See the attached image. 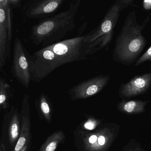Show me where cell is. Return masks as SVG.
Here are the masks:
<instances>
[{"label": "cell", "mask_w": 151, "mask_h": 151, "mask_svg": "<svg viewBox=\"0 0 151 151\" xmlns=\"http://www.w3.org/2000/svg\"><path fill=\"white\" fill-rule=\"evenodd\" d=\"M0 151H2V148L1 147V149H0Z\"/></svg>", "instance_id": "23"}, {"label": "cell", "mask_w": 151, "mask_h": 151, "mask_svg": "<svg viewBox=\"0 0 151 151\" xmlns=\"http://www.w3.org/2000/svg\"><path fill=\"white\" fill-rule=\"evenodd\" d=\"M66 136L61 130H57L52 133L40 147L38 151H55L60 144L63 143Z\"/></svg>", "instance_id": "15"}, {"label": "cell", "mask_w": 151, "mask_h": 151, "mask_svg": "<svg viewBox=\"0 0 151 151\" xmlns=\"http://www.w3.org/2000/svg\"><path fill=\"white\" fill-rule=\"evenodd\" d=\"M134 0H117L108 10L100 23L86 35L84 42L88 45L87 56L108 47L114 37V29L121 12L132 5Z\"/></svg>", "instance_id": "3"}, {"label": "cell", "mask_w": 151, "mask_h": 151, "mask_svg": "<svg viewBox=\"0 0 151 151\" xmlns=\"http://www.w3.org/2000/svg\"><path fill=\"white\" fill-rule=\"evenodd\" d=\"M148 101L141 100L122 101L117 104V109L127 114H134L144 113Z\"/></svg>", "instance_id": "14"}, {"label": "cell", "mask_w": 151, "mask_h": 151, "mask_svg": "<svg viewBox=\"0 0 151 151\" xmlns=\"http://www.w3.org/2000/svg\"><path fill=\"white\" fill-rule=\"evenodd\" d=\"M29 96L24 95L22 103L21 133L14 151H29L31 146V126L30 113Z\"/></svg>", "instance_id": "11"}, {"label": "cell", "mask_w": 151, "mask_h": 151, "mask_svg": "<svg viewBox=\"0 0 151 151\" xmlns=\"http://www.w3.org/2000/svg\"><path fill=\"white\" fill-rule=\"evenodd\" d=\"M147 61L151 62V45L147 50L139 57L134 63V66L137 67Z\"/></svg>", "instance_id": "20"}, {"label": "cell", "mask_w": 151, "mask_h": 151, "mask_svg": "<svg viewBox=\"0 0 151 151\" xmlns=\"http://www.w3.org/2000/svg\"><path fill=\"white\" fill-rule=\"evenodd\" d=\"M31 80L39 83L50 73L61 66L55 54L47 47L35 52L27 53Z\"/></svg>", "instance_id": "5"}, {"label": "cell", "mask_w": 151, "mask_h": 151, "mask_svg": "<svg viewBox=\"0 0 151 151\" xmlns=\"http://www.w3.org/2000/svg\"><path fill=\"white\" fill-rule=\"evenodd\" d=\"M150 19L148 15L139 24L135 11L129 13L115 42L112 55L114 61L127 66L135 63L146 45L143 32Z\"/></svg>", "instance_id": "1"}, {"label": "cell", "mask_w": 151, "mask_h": 151, "mask_svg": "<svg viewBox=\"0 0 151 151\" xmlns=\"http://www.w3.org/2000/svg\"><path fill=\"white\" fill-rule=\"evenodd\" d=\"M28 51L18 37H16L13 49L11 71L14 76L24 87L28 89L31 80Z\"/></svg>", "instance_id": "8"}, {"label": "cell", "mask_w": 151, "mask_h": 151, "mask_svg": "<svg viewBox=\"0 0 151 151\" xmlns=\"http://www.w3.org/2000/svg\"><path fill=\"white\" fill-rule=\"evenodd\" d=\"M12 10L9 0H0V69L10 57L13 37Z\"/></svg>", "instance_id": "7"}, {"label": "cell", "mask_w": 151, "mask_h": 151, "mask_svg": "<svg viewBox=\"0 0 151 151\" xmlns=\"http://www.w3.org/2000/svg\"><path fill=\"white\" fill-rule=\"evenodd\" d=\"M121 151H145L139 143L134 139H131Z\"/></svg>", "instance_id": "19"}, {"label": "cell", "mask_w": 151, "mask_h": 151, "mask_svg": "<svg viewBox=\"0 0 151 151\" xmlns=\"http://www.w3.org/2000/svg\"><path fill=\"white\" fill-rule=\"evenodd\" d=\"M13 96L11 85L4 78L0 77V108L1 110H7L9 108Z\"/></svg>", "instance_id": "16"}, {"label": "cell", "mask_w": 151, "mask_h": 151, "mask_svg": "<svg viewBox=\"0 0 151 151\" xmlns=\"http://www.w3.org/2000/svg\"><path fill=\"white\" fill-rule=\"evenodd\" d=\"M9 4L12 9L16 7H19L21 5L22 1L21 0H9Z\"/></svg>", "instance_id": "21"}, {"label": "cell", "mask_w": 151, "mask_h": 151, "mask_svg": "<svg viewBox=\"0 0 151 151\" xmlns=\"http://www.w3.org/2000/svg\"><path fill=\"white\" fill-rule=\"evenodd\" d=\"M101 121L91 116H89L86 120L81 123L77 128L85 131H93L101 125Z\"/></svg>", "instance_id": "18"}, {"label": "cell", "mask_w": 151, "mask_h": 151, "mask_svg": "<svg viewBox=\"0 0 151 151\" xmlns=\"http://www.w3.org/2000/svg\"><path fill=\"white\" fill-rule=\"evenodd\" d=\"M143 7L145 10H150L151 9V1H143Z\"/></svg>", "instance_id": "22"}, {"label": "cell", "mask_w": 151, "mask_h": 151, "mask_svg": "<svg viewBox=\"0 0 151 151\" xmlns=\"http://www.w3.org/2000/svg\"><path fill=\"white\" fill-rule=\"evenodd\" d=\"M120 130V125L114 122L105 123L93 131L77 128L74 132L75 145L78 151H109Z\"/></svg>", "instance_id": "4"}, {"label": "cell", "mask_w": 151, "mask_h": 151, "mask_svg": "<svg viewBox=\"0 0 151 151\" xmlns=\"http://www.w3.org/2000/svg\"><path fill=\"white\" fill-rule=\"evenodd\" d=\"M20 122L19 113L15 111L9 124L8 136L11 145L15 146L20 135Z\"/></svg>", "instance_id": "17"}, {"label": "cell", "mask_w": 151, "mask_h": 151, "mask_svg": "<svg viewBox=\"0 0 151 151\" xmlns=\"http://www.w3.org/2000/svg\"><path fill=\"white\" fill-rule=\"evenodd\" d=\"M86 35L76 37L47 47L59 59L61 65L87 60V45L84 42Z\"/></svg>", "instance_id": "6"}, {"label": "cell", "mask_w": 151, "mask_h": 151, "mask_svg": "<svg viewBox=\"0 0 151 151\" xmlns=\"http://www.w3.org/2000/svg\"><path fill=\"white\" fill-rule=\"evenodd\" d=\"M64 1V0L29 1L24 6L23 13L28 19L47 18L55 13Z\"/></svg>", "instance_id": "10"}, {"label": "cell", "mask_w": 151, "mask_h": 151, "mask_svg": "<svg viewBox=\"0 0 151 151\" xmlns=\"http://www.w3.org/2000/svg\"><path fill=\"white\" fill-rule=\"evenodd\" d=\"M81 2V0L74 1L68 10L33 25L30 33L32 44L44 48L62 41L76 28L75 20Z\"/></svg>", "instance_id": "2"}, {"label": "cell", "mask_w": 151, "mask_h": 151, "mask_svg": "<svg viewBox=\"0 0 151 151\" xmlns=\"http://www.w3.org/2000/svg\"><path fill=\"white\" fill-rule=\"evenodd\" d=\"M36 108L38 111L40 117L45 120L48 123L52 122L53 113L52 106L48 96L41 93L35 102Z\"/></svg>", "instance_id": "13"}, {"label": "cell", "mask_w": 151, "mask_h": 151, "mask_svg": "<svg viewBox=\"0 0 151 151\" xmlns=\"http://www.w3.org/2000/svg\"><path fill=\"white\" fill-rule=\"evenodd\" d=\"M151 87V72L135 76L119 87L118 94L121 98L135 97L146 92Z\"/></svg>", "instance_id": "12"}, {"label": "cell", "mask_w": 151, "mask_h": 151, "mask_svg": "<svg viewBox=\"0 0 151 151\" xmlns=\"http://www.w3.org/2000/svg\"><path fill=\"white\" fill-rule=\"evenodd\" d=\"M110 79L109 75H100L80 82L69 90L70 100L76 101L94 96L107 85Z\"/></svg>", "instance_id": "9"}]
</instances>
